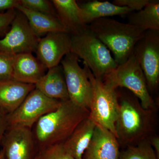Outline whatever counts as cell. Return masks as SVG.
<instances>
[{
    "label": "cell",
    "mask_w": 159,
    "mask_h": 159,
    "mask_svg": "<svg viewBox=\"0 0 159 159\" xmlns=\"http://www.w3.org/2000/svg\"><path fill=\"white\" fill-rule=\"evenodd\" d=\"M89 114L88 109L70 100L61 101L56 109L41 118L34 125L32 132L38 150L63 143Z\"/></svg>",
    "instance_id": "1"
},
{
    "label": "cell",
    "mask_w": 159,
    "mask_h": 159,
    "mask_svg": "<svg viewBox=\"0 0 159 159\" xmlns=\"http://www.w3.org/2000/svg\"><path fill=\"white\" fill-rule=\"evenodd\" d=\"M118 96L117 139L119 143L127 146L138 145L148 139L152 130L153 110L143 108L139 99L132 93H121Z\"/></svg>",
    "instance_id": "2"
},
{
    "label": "cell",
    "mask_w": 159,
    "mask_h": 159,
    "mask_svg": "<svg viewBox=\"0 0 159 159\" xmlns=\"http://www.w3.org/2000/svg\"><path fill=\"white\" fill-rule=\"evenodd\" d=\"M88 29L111 51L118 65L130 57L145 31L129 23L110 18L96 20L89 25Z\"/></svg>",
    "instance_id": "3"
},
{
    "label": "cell",
    "mask_w": 159,
    "mask_h": 159,
    "mask_svg": "<svg viewBox=\"0 0 159 159\" xmlns=\"http://www.w3.org/2000/svg\"><path fill=\"white\" fill-rule=\"evenodd\" d=\"M71 39V53L83 60L97 79L103 80L118 66L110 50L89 29Z\"/></svg>",
    "instance_id": "4"
},
{
    "label": "cell",
    "mask_w": 159,
    "mask_h": 159,
    "mask_svg": "<svg viewBox=\"0 0 159 159\" xmlns=\"http://www.w3.org/2000/svg\"><path fill=\"white\" fill-rule=\"evenodd\" d=\"M84 68L93 88L89 108V118L97 125L108 129L116 137V123L119 107L117 89L112 88L102 80L95 78L84 64Z\"/></svg>",
    "instance_id": "5"
},
{
    "label": "cell",
    "mask_w": 159,
    "mask_h": 159,
    "mask_svg": "<svg viewBox=\"0 0 159 159\" xmlns=\"http://www.w3.org/2000/svg\"><path fill=\"white\" fill-rule=\"evenodd\" d=\"M102 81L115 89L119 88L127 89L140 100L143 108L153 110L154 102L143 71L133 54L125 62L118 65L107 75Z\"/></svg>",
    "instance_id": "6"
},
{
    "label": "cell",
    "mask_w": 159,
    "mask_h": 159,
    "mask_svg": "<svg viewBox=\"0 0 159 159\" xmlns=\"http://www.w3.org/2000/svg\"><path fill=\"white\" fill-rule=\"evenodd\" d=\"M77 55L66 54L61 61L69 100L80 107L89 110L93 94L92 84L84 68L80 66Z\"/></svg>",
    "instance_id": "7"
},
{
    "label": "cell",
    "mask_w": 159,
    "mask_h": 159,
    "mask_svg": "<svg viewBox=\"0 0 159 159\" xmlns=\"http://www.w3.org/2000/svg\"><path fill=\"white\" fill-rule=\"evenodd\" d=\"M61 101L47 97L35 88L17 108L8 114V127L32 129L41 118L56 109Z\"/></svg>",
    "instance_id": "8"
},
{
    "label": "cell",
    "mask_w": 159,
    "mask_h": 159,
    "mask_svg": "<svg viewBox=\"0 0 159 159\" xmlns=\"http://www.w3.org/2000/svg\"><path fill=\"white\" fill-rule=\"evenodd\" d=\"M133 54L143 71L149 91L154 92L159 83V31H145Z\"/></svg>",
    "instance_id": "9"
},
{
    "label": "cell",
    "mask_w": 159,
    "mask_h": 159,
    "mask_svg": "<svg viewBox=\"0 0 159 159\" xmlns=\"http://www.w3.org/2000/svg\"><path fill=\"white\" fill-rule=\"evenodd\" d=\"M40 38L31 29L26 16L17 10L9 31L0 39V51L13 55L32 54Z\"/></svg>",
    "instance_id": "10"
},
{
    "label": "cell",
    "mask_w": 159,
    "mask_h": 159,
    "mask_svg": "<svg viewBox=\"0 0 159 159\" xmlns=\"http://www.w3.org/2000/svg\"><path fill=\"white\" fill-rule=\"evenodd\" d=\"M0 144L5 159H34L38 148L32 129L9 127Z\"/></svg>",
    "instance_id": "11"
},
{
    "label": "cell",
    "mask_w": 159,
    "mask_h": 159,
    "mask_svg": "<svg viewBox=\"0 0 159 159\" xmlns=\"http://www.w3.org/2000/svg\"><path fill=\"white\" fill-rule=\"evenodd\" d=\"M71 48L70 34L51 32L40 38L35 53L36 57L48 70L59 65L66 54L70 53Z\"/></svg>",
    "instance_id": "12"
},
{
    "label": "cell",
    "mask_w": 159,
    "mask_h": 159,
    "mask_svg": "<svg viewBox=\"0 0 159 159\" xmlns=\"http://www.w3.org/2000/svg\"><path fill=\"white\" fill-rule=\"evenodd\" d=\"M120 153L116 137L108 129L96 124L83 159H119Z\"/></svg>",
    "instance_id": "13"
},
{
    "label": "cell",
    "mask_w": 159,
    "mask_h": 159,
    "mask_svg": "<svg viewBox=\"0 0 159 159\" xmlns=\"http://www.w3.org/2000/svg\"><path fill=\"white\" fill-rule=\"evenodd\" d=\"M48 70L32 53L15 55L12 80L35 85Z\"/></svg>",
    "instance_id": "14"
},
{
    "label": "cell",
    "mask_w": 159,
    "mask_h": 159,
    "mask_svg": "<svg viewBox=\"0 0 159 159\" xmlns=\"http://www.w3.org/2000/svg\"><path fill=\"white\" fill-rule=\"evenodd\" d=\"M35 88L34 84L12 79L0 81V108L8 114L11 113Z\"/></svg>",
    "instance_id": "15"
},
{
    "label": "cell",
    "mask_w": 159,
    "mask_h": 159,
    "mask_svg": "<svg viewBox=\"0 0 159 159\" xmlns=\"http://www.w3.org/2000/svg\"><path fill=\"white\" fill-rule=\"evenodd\" d=\"M57 18L69 33L79 34L88 29L83 20L79 5L75 0H52Z\"/></svg>",
    "instance_id": "16"
},
{
    "label": "cell",
    "mask_w": 159,
    "mask_h": 159,
    "mask_svg": "<svg viewBox=\"0 0 159 159\" xmlns=\"http://www.w3.org/2000/svg\"><path fill=\"white\" fill-rule=\"evenodd\" d=\"M48 70L47 73L35 84V88L51 99L59 101L69 100L61 65Z\"/></svg>",
    "instance_id": "17"
},
{
    "label": "cell",
    "mask_w": 159,
    "mask_h": 159,
    "mask_svg": "<svg viewBox=\"0 0 159 159\" xmlns=\"http://www.w3.org/2000/svg\"><path fill=\"white\" fill-rule=\"evenodd\" d=\"M96 124L88 117L77 125L63 143L66 150L74 159H83L93 134Z\"/></svg>",
    "instance_id": "18"
},
{
    "label": "cell",
    "mask_w": 159,
    "mask_h": 159,
    "mask_svg": "<svg viewBox=\"0 0 159 159\" xmlns=\"http://www.w3.org/2000/svg\"><path fill=\"white\" fill-rule=\"evenodd\" d=\"M79 6L83 20L87 25L99 19L129 14L134 11L127 7L117 6L108 1H90Z\"/></svg>",
    "instance_id": "19"
},
{
    "label": "cell",
    "mask_w": 159,
    "mask_h": 159,
    "mask_svg": "<svg viewBox=\"0 0 159 159\" xmlns=\"http://www.w3.org/2000/svg\"><path fill=\"white\" fill-rule=\"evenodd\" d=\"M27 18L31 29L38 36L51 32L68 33L67 30L56 16L41 13L19 5L16 9Z\"/></svg>",
    "instance_id": "20"
},
{
    "label": "cell",
    "mask_w": 159,
    "mask_h": 159,
    "mask_svg": "<svg viewBox=\"0 0 159 159\" xmlns=\"http://www.w3.org/2000/svg\"><path fill=\"white\" fill-rule=\"evenodd\" d=\"M128 23L144 31H159V0H151L142 10L131 12L129 17Z\"/></svg>",
    "instance_id": "21"
},
{
    "label": "cell",
    "mask_w": 159,
    "mask_h": 159,
    "mask_svg": "<svg viewBox=\"0 0 159 159\" xmlns=\"http://www.w3.org/2000/svg\"><path fill=\"white\" fill-rule=\"evenodd\" d=\"M119 159H158L148 139L138 145L128 146Z\"/></svg>",
    "instance_id": "22"
},
{
    "label": "cell",
    "mask_w": 159,
    "mask_h": 159,
    "mask_svg": "<svg viewBox=\"0 0 159 159\" xmlns=\"http://www.w3.org/2000/svg\"><path fill=\"white\" fill-rule=\"evenodd\" d=\"M20 5L25 8L41 13L57 16L51 1L48 0H20Z\"/></svg>",
    "instance_id": "23"
},
{
    "label": "cell",
    "mask_w": 159,
    "mask_h": 159,
    "mask_svg": "<svg viewBox=\"0 0 159 159\" xmlns=\"http://www.w3.org/2000/svg\"><path fill=\"white\" fill-rule=\"evenodd\" d=\"M39 159H74L63 143L49 146L38 152Z\"/></svg>",
    "instance_id": "24"
},
{
    "label": "cell",
    "mask_w": 159,
    "mask_h": 159,
    "mask_svg": "<svg viewBox=\"0 0 159 159\" xmlns=\"http://www.w3.org/2000/svg\"><path fill=\"white\" fill-rule=\"evenodd\" d=\"M14 57L0 51V81L12 79Z\"/></svg>",
    "instance_id": "25"
},
{
    "label": "cell",
    "mask_w": 159,
    "mask_h": 159,
    "mask_svg": "<svg viewBox=\"0 0 159 159\" xmlns=\"http://www.w3.org/2000/svg\"><path fill=\"white\" fill-rule=\"evenodd\" d=\"M16 9L0 12V36L4 37L10 28L12 21L16 15Z\"/></svg>",
    "instance_id": "26"
},
{
    "label": "cell",
    "mask_w": 159,
    "mask_h": 159,
    "mask_svg": "<svg viewBox=\"0 0 159 159\" xmlns=\"http://www.w3.org/2000/svg\"><path fill=\"white\" fill-rule=\"evenodd\" d=\"M151 0H114L113 3L117 6L126 7L132 11H139L150 2Z\"/></svg>",
    "instance_id": "27"
},
{
    "label": "cell",
    "mask_w": 159,
    "mask_h": 159,
    "mask_svg": "<svg viewBox=\"0 0 159 159\" xmlns=\"http://www.w3.org/2000/svg\"><path fill=\"white\" fill-rule=\"evenodd\" d=\"M8 114L0 108V142L8 128Z\"/></svg>",
    "instance_id": "28"
},
{
    "label": "cell",
    "mask_w": 159,
    "mask_h": 159,
    "mask_svg": "<svg viewBox=\"0 0 159 159\" xmlns=\"http://www.w3.org/2000/svg\"><path fill=\"white\" fill-rule=\"evenodd\" d=\"M20 5V0H0V11L16 9Z\"/></svg>",
    "instance_id": "29"
},
{
    "label": "cell",
    "mask_w": 159,
    "mask_h": 159,
    "mask_svg": "<svg viewBox=\"0 0 159 159\" xmlns=\"http://www.w3.org/2000/svg\"><path fill=\"white\" fill-rule=\"evenodd\" d=\"M152 147L153 148L158 159H159V137L157 136L152 137L148 140Z\"/></svg>",
    "instance_id": "30"
},
{
    "label": "cell",
    "mask_w": 159,
    "mask_h": 159,
    "mask_svg": "<svg viewBox=\"0 0 159 159\" xmlns=\"http://www.w3.org/2000/svg\"><path fill=\"white\" fill-rule=\"evenodd\" d=\"M0 159H5L2 149H0Z\"/></svg>",
    "instance_id": "31"
},
{
    "label": "cell",
    "mask_w": 159,
    "mask_h": 159,
    "mask_svg": "<svg viewBox=\"0 0 159 159\" xmlns=\"http://www.w3.org/2000/svg\"><path fill=\"white\" fill-rule=\"evenodd\" d=\"M34 159H39V154L38 152L37 154L36 155Z\"/></svg>",
    "instance_id": "32"
}]
</instances>
